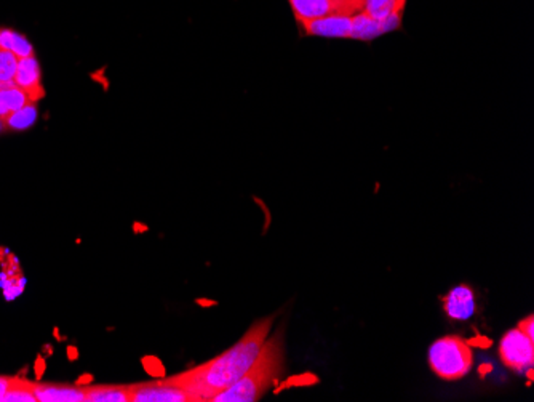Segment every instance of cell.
Masks as SVG:
<instances>
[{
  "instance_id": "obj_21",
  "label": "cell",
  "mask_w": 534,
  "mask_h": 402,
  "mask_svg": "<svg viewBox=\"0 0 534 402\" xmlns=\"http://www.w3.org/2000/svg\"><path fill=\"white\" fill-rule=\"evenodd\" d=\"M14 378L15 376H0V402L4 399V396L7 395L8 389L12 388Z\"/></svg>"
},
{
  "instance_id": "obj_12",
  "label": "cell",
  "mask_w": 534,
  "mask_h": 402,
  "mask_svg": "<svg viewBox=\"0 0 534 402\" xmlns=\"http://www.w3.org/2000/svg\"><path fill=\"white\" fill-rule=\"evenodd\" d=\"M26 92L21 90L20 87L15 86V82H8L0 86V120L7 119L14 112L20 111L25 106L31 105Z\"/></svg>"
},
{
  "instance_id": "obj_7",
  "label": "cell",
  "mask_w": 534,
  "mask_h": 402,
  "mask_svg": "<svg viewBox=\"0 0 534 402\" xmlns=\"http://www.w3.org/2000/svg\"><path fill=\"white\" fill-rule=\"evenodd\" d=\"M301 26L309 36H320V37H333V39H351L352 16L347 15H332L319 20L303 21Z\"/></svg>"
},
{
  "instance_id": "obj_18",
  "label": "cell",
  "mask_w": 534,
  "mask_h": 402,
  "mask_svg": "<svg viewBox=\"0 0 534 402\" xmlns=\"http://www.w3.org/2000/svg\"><path fill=\"white\" fill-rule=\"evenodd\" d=\"M18 61L20 60L15 57L14 53L0 50V86L14 82Z\"/></svg>"
},
{
  "instance_id": "obj_9",
  "label": "cell",
  "mask_w": 534,
  "mask_h": 402,
  "mask_svg": "<svg viewBox=\"0 0 534 402\" xmlns=\"http://www.w3.org/2000/svg\"><path fill=\"white\" fill-rule=\"evenodd\" d=\"M14 82L15 86L20 87L21 90L26 92L27 97L33 103H37L46 95V90L42 87V80H40L39 63H37L34 55L33 57H27V58H21L18 61Z\"/></svg>"
},
{
  "instance_id": "obj_10",
  "label": "cell",
  "mask_w": 534,
  "mask_h": 402,
  "mask_svg": "<svg viewBox=\"0 0 534 402\" xmlns=\"http://www.w3.org/2000/svg\"><path fill=\"white\" fill-rule=\"evenodd\" d=\"M33 393L37 402H85V387L34 383Z\"/></svg>"
},
{
  "instance_id": "obj_15",
  "label": "cell",
  "mask_w": 534,
  "mask_h": 402,
  "mask_svg": "<svg viewBox=\"0 0 534 402\" xmlns=\"http://www.w3.org/2000/svg\"><path fill=\"white\" fill-rule=\"evenodd\" d=\"M406 0H365L364 14L373 20H385L394 14H404Z\"/></svg>"
},
{
  "instance_id": "obj_17",
  "label": "cell",
  "mask_w": 534,
  "mask_h": 402,
  "mask_svg": "<svg viewBox=\"0 0 534 402\" xmlns=\"http://www.w3.org/2000/svg\"><path fill=\"white\" fill-rule=\"evenodd\" d=\"M33 385L26 378L15 376L14 385L8 389L7 395L4 396L2 402H37L33 393Z\"/></svg>"
},
{
  "instance_id": "obj_5",
  "label": "cell",
  "mask_w": 534,
  "mask_h": 402,
  "mask_svg": "<svg viewBox=\"0 0 534 402\" xmlns=\"http://www.w3.org/2000/svg\"><path fill=\"white\" fill-rule=\"evenodd\" d=\"M130 387V402H190L183 389L160 382L139 383Z\"/></svg>"
},
{
  "instance_id": "obj_8",
  "label": "cell",
  "mask_w": 534,
  "mask_h": 402,
  "mask_svg": "<svg viewBox=\"0 0 534 402\" xmlns=\"http://www.w3.org/2000/svg\"><path fill=\"white\" fill-rule=\"evenodd\" d=\"M443 310L450 319L467 321L476 314V294L469 285L461 283L451 289L447 297H443Z\"/></svg>"
},
{
  "instance_id": "obj_16",
  "label": "cell",
  "mask_w": 534,
  "mask_h": 402,
  "mask_svg": "<svg viewBox=\"0 0 534 402\" xmlns=\"http://www.w3.org/2000/svg\"><path fill=\"white\" fill-rule=\"evenodd\" d=\"M37 103L25 106L20 111L14 112L4 120V129L10 130H26L37 119Z\"/></svg>"
},
{
  "instance_id": "obj_19",
  "label": "cell",
  "mask_w": 534,
  "mask_h": 402,
  "mask_svg": "<svg viewBox=\"0 0 534 402\" xmlns=\"http://www.w3.org/2000/svg\"><path fill=\"white\" fill-rule=\"evenodd\" d=\"M333 4L338 8L339 15H347V16H354V15L364 12V5L365 0H333Z\"/></svg>"
},
{
  "instance_id": "obj_13",
  "label": "cell",
  "mask_w": 534,
  "mask_h": 402,
  "mask_svg": "<svg viewBox=\"0 0 534 402\" xmlns=\"http://www.w3.org/2000/svg\"><path fill=\"white\" fill-rule=\"evenodd\" d=\"M85 402H130V387H85Z\"/></svg>"
},
{
  "instance_id": "obj_14",
  "label": "cell",
  "mask_w": 534,
  "mask_h": 402,
  "mask_svg": "<svg viewBox=\"0 0 534 402\" xmlns=\"http://www.w3.org/2000/svg\"><path fill=\"white\" fill-rule=\"evenodd\" d=\"M0 50L14 53L18 60L34 55V48L29 40L12 29H0Z\"/></svg>"
},
{
  "instance_id": "obj_6",
  "label": "cell",
  "mask_w": 534,
  "mask_h": 402,
  "mask_svg": "<svg viewBox=\"0 0 534 402\" xmlns=\"http://www.w3.org/2000/svg\"><path fill=\"white\" fill-rule=\"evenodd\" d=\"M402 16L404 14H394L387 16L385 20H373L368 15L360 12V14L352 16V37L351 39L368 40L376 39L383 34L391 33L402 26Z\"/></svg>"
},
{
  "instance_id": "obj_11",
  "label": "cell",
  "mask_w": 534,
  "mask_h": 402,
  "mask_svg": "<svg viewBox=\"0 0 534 402\" xmlns=\"http://www.w3.org/2000/svg\"><path fill=\"white\" fill-rule=\"evenodd\" d=\"M298 23L339 15L333 0H288Z\"/></svg>"
},
{
  "instance_id": "obj_4",
  "label": "cell",
  "mask_w": 534,
  "mask_h": 402,
  "mask_svg": "<svg viewBox=\"0 0 534 402\" xmlns=\"http://www.w3.org/2000/svg\"><path fill=\"white\" fill-rule=\"evenodd\" d=\"M499 356L508 369L531 374L534 364V340L519 327L508 330L499 343Z\"/></svg>"
},
{
  "instance_id": "obj_20",
  "label": "cell",
  "mask_w": 534,
  "mask_h": 402,
  "mask_svg": "<svg viewBox=\"0 0 534 402\" xmlns=\"http://www.w3.org/2000/svg\"><path fill=\"white\" fill-rule=\"evenodd\" d=\"M519 329L523 332V334H527L531 340H534V317L533 314L531 316H528L527 319H523L519 324Z\"/></svg>"
},
{
  "instance_id": "obj_2",
  "label": "cell",
  "mask_w": 534,
  "mask_h": 402,
  "mask_svg": "<svg viewBox=\"0 0 534 402\" xmlns=\"http://www.w3.org/2000/svg\"><path fill=\"white\" fill-rule=\"evenodd\" d=\"M283 366V336L277 332L274 336L264 342L258 356L241 376L231 388L215 396L211 402H254L260 401L261 396L272 387L275 378L281 376Z\"/></svg>"
},
{
  "instance_id": "obj_1",
  "label": "cell",
  "mask_w": 534,
  "mask_h": 402,
  "mask_svg": "<svg viewBox=\"0 0 534 402\" xmlns=\"http://www.w3.org/2000/svg\"><path fill=\"white\" fill-rule=\"evenodd\" d=\"M274 317H266L254 324L241 342L232 348L211 359L209 363L197 366L194 369L163 378L176 388L183 389L190 396V402H211L215 396L231 388L235 382L247 374L262 345L269 336Z\"/></svg>"
},
{
  "instance_id": "obj_3",
  "label": "cell",
  "mask_w": 534,
  "mask_h": 402,
  "mask_svg": "<svg viewBox=\"0 0 534 402\" xmlns=\"http://www.w3.org/2000/svg\"><path fill=\"white\" fill-rule=\"evenodd\" d=\"M474 355L469 343L457 335L443 336L432 343L429 350V366L436 376L447 382L461 380L469 374Z\"/></svg>"
}]
</instances>
